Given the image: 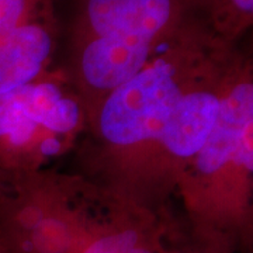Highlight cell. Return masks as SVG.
<instances>
[{
	"mask_svg": "<svg viewBox=\"0 0 253 253\" xmlns=\"http://www.w3.org/2000/svg\"><path fill=\"white\" fill-rule=\"evenodd\" d=\"M0 253H6V251H4V248H3L1 242H0Z\"/></svg>",
	"mask_w": 253,
	"mask_h": 253,
	"instance_id": "11",
	"label": "cell"
},
{
	"mask_svg": "<svg viewBox=\"0 0 253 253\" xmlns=\"http://www.w3.org/2000/svg\"><path fill=\"white\" fill-rule=\"evenodd\" d=\"M252 83L242 82L219 103V113L207 142L197 154L200 172L215 173L234 159L252 172Z\"/></svg>",
	"mask_w": 253,
	"mask_h": 253,
	"instance_id": "4",
	"label": "cell"
},
{
	"mask_svg": "<svg viewBox=\"0 0 253 253\" xmlns=\"http://www.w3.org/2000/svg\"><path fill=\"white\" fill-rule=\"evenodd\" d=\"M194 0H82L76 42L90 38L158 44L174 33Z\"/></svg>",
	"mask_w": 253,
	"mask_h": 253,
	"instance_id": "2",
	"label": "cell"
},
{
	"mask_svg": "<svg viewBox=\"0 0 253 253\" xmlns=\"http://www.w3.org/2000/svg\"><path fill=\"white\" fill-rule=\"evenodd\" d=\"M83 79L97 90H116L149 62L156 44L149 41L90 38L78 42Z\"/></svg>",
	"mask_w": 253,
	"mask_h": 253,
	"instance_id": "5",
	"label": "cell"
},
{
	"mask_svg": "<svg viewBox=\"0 0 253 253\" xmlns=\"http://www.w3.org/2000/svg\"><path fill=\"white\" fill-rule=\"evenodd\" d=\"M46 23L38 16L0 40V93L26 86L42 71L54 48Z\"/></svg>",
	"mask_w": 253,
	"mask_h": 253,
	"instance_id": "6",
	"label": "cell"
},
{
	"mask_svg": "<svg viewBox=\"0 0 253 253\" xmlns=\"http://www.w3.org/2000/svg\"><path fill=\"white\" fill-rule=\"evenodd\" d=\"M78 253H156L148 235L126 228L96 236Z\"/></svg>",
	"mask_w": 253,
	"mask_h": 253,
	"instance_id": "9",
	"label": "cell"
},
{
	"mask_svg": "<svg viewBox=\"0 0 253 253\" xmlns=\"http://www.w3.org/2000/svg\"><path fill=\"white\" fill-rule=\"evenodd\" d=\"M48 3L49 0H0V40L38 17Z\"/></svg>",
	"mask_w": 253,
	"mask_h": 253,
	"instance_id": "10",
	"label": "cell"
},
{
	"mask_svg": "<svg viewBox=\"0 0 253 253\" xmlns=\"http://www.w3.org/2000/svg\"><path fill=\"white\" fill-rule=\"evenodd\" d=\"M169 54L148 62L124 84L111 91L100 116L103 136L128 146L159 139L181 99L180 73L208 38L197 30H183Z\"/></svg>",
	"mask_w": 253,
	"mask_h": 253,
	"instance_id": "1",
	"label": "cell"
},
{
	"mask_svg": "<svg viewBox=\"0 0 253 253\" xmlns=\"http://www.w3.org/2000/svg\"><path fill=\"white\" fill-rule=\"evenodd\" d=\"M210 11L217 30L224 37H234L242 31L253 14V0H194Z\"/></svg>",
	"mask_w": 253,
	"mask_h": 253,
	"instance_id": "8",
	"label": "cell"
},
{
	"mask_svg": "<svg viewBox=\"0 0 253 253\" xmlns=\"http://www.w3.org/2000/svg\"><path fill=\"white\" fill-rule=\"evenodd\" d=\"M78 123V104L54 83H28L0 93V155L24 146L37 126L66 134Z\"/></svg>",
	"mask_w": 253,
	"mask_h": 253,
	"instance_id": "3",
	"label": "cell"
},
{
	"mask_svg": "<svg viewBox=\"0 0 253 253\" xmlns=\"http://www.w3.org/2000/svg\"><path fill=\"white\" fill-rule=\"evenodd\" d=\"M219 103L217 96L207 91L181 96L159 138L166 149L183 158L199 154L215 126Z\"/></svg>",
	"mask_w": 253,
	"mask_h": 253,
	"instance_id": "7",
	"label": "cell"
}]
</instances>
